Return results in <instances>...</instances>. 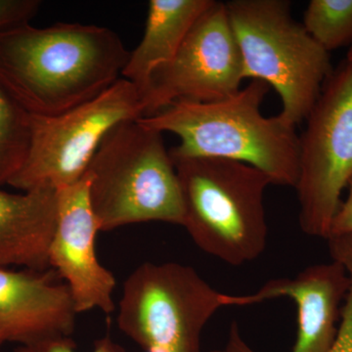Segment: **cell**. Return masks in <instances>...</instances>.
Segmentation results:
<instances>
[{
	"instance_id": "d6986e66",
	"label": "cell",
	"mask_w": 352,
	"mask_h": 352,
	"mask_svg": "<svg viewBox=\"0 0 352 352\" xmlns=\"http://www.w3.org/2000/svg\"><path fill=\"white\" fill-rule=\"evenodd\" d=\"M344 302L342 308L339 333L330 352H352V281Z\"/></svg>"
},
{
	"instance_id": "7c38bea8",
	"label": "cell",
	"mask_w": 352,
	"mask_h": 352,
	"mask_svg": "<svg viewBox=\"0 0 352 352\" xmlns=\"http://www.w3.org/2000/svg\"><path fill=\"white\" fill-rule=\"evenodd\" d=\"M76 312L71 292L54 270L0 266V340L20 346L72 337Z\"/></svg>"
},
{
	"instance_id": "5b68a950",
	"label": "cell",
	"mask_w": 352,
	"mask_h": 352,
	"mask_svg": "<svg viewBox=\"0 0 352 352\" xmlns=\"http://www.w3.org/2000/svg\"><path fill=\"white\" fill-rule=\"evenodd\" d=\"M245 78L274 88L279 118L296 127L307 119L332 75L330 53L292 15L286 0H232L226 3Z\"/></svg>"
},
{
	"instance_id": "ac0fdd59",
	"label": "cell",
	"mask_w": 352,
	"mask_h": 352,
	"mask_svg": "<svg viewBox=\"0 0 352 352\" xmlns=\"http://www.w3.org/2000/svg\"><path fill=\"white\" fill-rule=\"evenodd\" d=\"M39 7L38 0H0V32L30 23Z\"/></svg>"
},
{
	"instance_id": "7a4b0ae2",
	"label": "cell",
	"mask_w": 352,
	"mask_h": 352,
	"mask_svg": "<svg viewBox=\"0 0 352 352\" xmlns=\"http://www.w3.org/2000/svg\"><path fill=\"white\" fill-rule=\"evenodd\" d=\"M270 87L252 80L227 98L210 102L179 100L154 115L140 118L144 126L179 138L173 157H212L250 164L273 184L295 188L300 138L296 127L261 112Z\"/></svg>"
},
{
	"instance_id": "8992f818",
	"label": "cell",
	"mask_w": 352,
	"mask_h": 352,
	"mask_svg": "<svg viewBox=\"0 0 352 352\" xmlns=\"http://www.w3.org/2000/svg\"><path fill=\"white\" fill-rule=\"evenodd\" d=\"M256 303L212 288L194 268L146 263L126 278L118 325L144 352H201L206 324L221 307Z\"/></svg>"
},
{
	"instance_id": "277c9868",
	"label": "cell",
	"mask_w": 352,
	"mask_h": 352,
	"mask_svg": "<svg viewBox=\"0 0 352 352\" xmlns=\"http://www.w3.org/2000/svg\"><path fill=\"white\" fill-rule=\"evenodd\" d=\"M182 188L183 227L201 251L239 266L261 256L268 226L270 176L250 164L212 157H173Z\"/></svg>"
},
{
	"instance_id": "2e32d148",
	"label": "cell",
	"mask_w": 352,
	"mask_h": 352,
	"mask_svg": "<svg viewBox=\"0 0 352 352\" xmlns=\"http://www.w3.org/2000/svg\"><path fill=\"white\" fill-rule=\"evenodd\" d=\"M328 53L352 46V0H311L302 23Z\"/></svg>"
},
{
	"instance_id": "5bb4252c",
	"label": "cell",
	"mask_w": 352,
	"mask_h": 352,
	"mask_svg": "<svg viewBox=\"0 0 352 352\" xmlns=\"http://www.w3.org/2000/svg\"><path fill=\"white\" fill-rule=\"evenodd\" d=\"M214 1L151 0L144 34L129 53L122 78L133 83L142 95L154 72L173 61L192 28Z\"/></svg>"
},
{
	"instance_id": "6da1fadb",
	"label": "cell",
	"mask_w": 352,
	"mask_h": 352,
	"mask_svg": "<svg viewBox=\"0 0 352 352\" xmlns=\"http://www.w3.org/2000/svg\"><path fill=\"white\" fill-rule=\"evenodd\" d=\"M129 53L108 28L27 23L0 32V82L31 115H57L112 87Z\"/></svg>"
},
{
	"instance_id": "7402d4cb",
	"label": "cell",
	"mask_w": 352,
	"mask_h": 352,
	"mask_svg": "<svg viewBox=\"0 0 352 352\" xmlns=\"http://www.w3.org/2000/svg\"><path fill=\"white\" fill-rule=\"evenodd\" d=\"M1 344H2V342H1V340H0V346H1Z\"/></svg>"
},
{
	"instance_id": "3957f363",
	"label": "cell",
	"mask_w": 352,
	"mask_h": 352,
	"mask_svg": "<svg viewBox=\"0 0 352 352\" xmlns=\"http://www.w3.org/2000/svg\"><path fill=\"white\" fill-rule=\"evenodd\" d=\"M85 173L100 231L149 221L183 226L182 188L163 133L139 119L111 129Z\"/></svg>"
},
{
	"instance_id": "4fadbf2b",
	"label": "cell",
	"mask_w": 352,
	"mask_h": 352,
	"mask_svg": "<svg viewBox=\"0 0 352 352\" xmlns=\"http://www.w3.org/2000/svg\"><path fill=\"white\" fill-rule=\"evenodd\" d=\"M57 220V191L11 194L0 187V266L45 270Z\"/></svg>"
},
{
	"instance_id": "ba28073f",
	"label": "cell",
	"mask_w": 352,
	"mask_h": 352,
	"mask_svg": "<svg viewBox=\"0 0 352 352\" xmlns=\"http://www.w3.org/2000/svg\"><path fill=\"white\" fill-rule=\"evenodd\" d=\"M305 120L295 186L300 226L327 240L352 179V61L333 69Z\"/></svg>"
},
{
	"instance_id": "8fae6325",
	"label": "cell",
	"mask_w": 352,
	"mask_h": 352,
	"mask_svg": "<svg viewBox=\"0 0 352 352\" xmlns=\"http://www.w3.org/2000/svg\"><path fill=\"white\" fill-rule=\"evenodd\" d=\"M351 287V279L338 261L315 264L293 279H278L266 283L252 294L256 303L279 296H288L298 307V329L291 352H330L332 351L342 317L340 305ZM219 352H256L241 337L233 323L226 349Z\"/></svg>"
},
{
	"instance_id": "9c48e42d",
	"label": "cell",
	"mask_w": 352,
	"mask_h": 352,
	"mask_svg": "<svg viewBox=\"0 0 352 352\" xmlns=\"http://www.w3.org/2000/svg\"><path fill=\"white\" fill-rule=\"evenodd\" d=\"M245 80L226 3L214 1L192 28L173 61L151 76L142 95L144 117L179 100L227 98Z\"/></svg>"
},
{
	"instance_id": "30bf717a",
	"label": "cell",
	"mask_w": 352,
	"mask_h": 352,
	"mask_svg": "<svg viewBox=\"0 0 352 352\" xmlns=\"http://www.w3.org/2000/svg\"><path fill=\"white\" fill-rule=\"evenodd\" d=\"M99 231L85 173L80 182L57 191L56 227L50 248V266L68 286L78 314L115 310L116 278L97 258Z\"/></svg>"
},
{
	"instance_id": "e0dca14e",
	"label": "cell",
	"mask_w": 352,
	"mask_h": 352,
	"mask_svg": "<svg viewBox=\"0 0 352 352\" xmlns=\"http://www.w3.org/2000/svg\"><path fill=\"white\" fill-rule=\"evenodd\" d=\"M15 352H76V344L72 337L41 340L27 346H19ZM91 352H126L110 335L97 340Z\"/></svg>"
},
{
	"instance_id": "52a82bcc",
	"label": "cell",
	"mask_w": 352,
	"mask_h": 352,
	"mask_svg": "<svg viewBox=\"0 0 352 352\" xmlns=\"http://www.w3.org/2000/svg\"><path fill=\"white\" fill-rule=\"evenodd\" d=\"M144 116L138 88L122 78L99 96L66 112L31 115L27 155L8 185L25 192L58 191L75 184L111 129Z\"/></svg>"
},
{
	"instance_id": "9a60e30c",
	"label": "cell",
	"mask_w": 352,
	"mask_h": 352,
	"mask_svg": "<svg viewBox=\"0 0 352 352\" xmlns=\"http://www.w3.org/2000/svg\"><path fill=\"white\" fill-rule=\"evenodd\" d=\"M31 113L0 82V187L8 185L24 163L30 142Z\"/></svg>"
},
{
	"instance_id": "44dd1931",
	"label": "cell",
	"mask_w": 352,
	"mask_h": 352,
	"mask_svg": "<svg viewBox=\"0 0 352 352\" xmlns=\"http://www.w3.org/2000/svg\"><path fill=\"white\" fill-rule=\"evenodd\" d=\"M346 60L352 61V46L351 48H349V52H347Z\"/></svg>"
},
{
	"instance_id": "ffe728a7",
	"label": "cell",
	"mask_w": 352,
	"mask_h": 352,
	"mask_svg": "<svg viewBox=\"0 0 352 352\" xmlns=\"http://www.w3.org/2000/svg\"><path fill=\"white\" fill-rule=\"evenodd\" d=\"M347 188H349V194H347L346 200L340 204L339 210L333 220L329 238L331 236L352 234V179Z\"/></svg>"
}]
</instances>
